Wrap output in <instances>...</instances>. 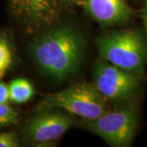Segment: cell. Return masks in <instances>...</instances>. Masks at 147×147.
<instances>
[{"label":"cell","mask_w":147,"mask_h":147,"mask_svg":"<svg viewBox=\"0 0 147 147\" xmlns=\"http://www.w3.org/2000/svg\"><path fill=\"white\" fill-rule=\"evenodd\" d=\"M84 51L83 34L67 25L48 29L31 45V54L37 65L48 76L58 80L76 73Z\"/></svg>","instance_id":"obj_1"},{"label":"cell","mask_w":147,"mask_h":147,"mask_svg":"<svg viewBox=\"0 0 147 147\" xmlns=\"http://www.w3.org/2000/svg\"><path fill=\"white\" fill-rule=\"evenodd\" d=\"M96 46L100 59L142 79L146 78L147 42L139 30L127 29L112 32L97 38Z\"/></svg>","instance_id":"obj_2"},{"label":"cell","mask_w":147,"mask_h":147,"mask_svg":"<svg viewBox=\"0 0 147 147\" xmlns=\"http://www.w3.org/2000/svg\"><path fill=\"white\" fill-rule=\"evenodd\" d=\"M39 110L59 109L82 119L91 120L110 111L108 101L93 84H76L49 94L38 105Z\"/></svg>","instance_id":"obj_3"},{"label":"cell","mask_w":147,"mask_h":147,"mask_svg":"<svg viewBox=\"0 0 147 147\" xmlns=\"http://www.w3.org/2000/svg\"><path fill=\"white\" fill-rule=\"evenodd\" d=\"M80 126L102 138L113 147L130 146L139 125V113L136 107L123 105L108 111L94 119H82Z\"/></svg>","instance_id":"obj_4"},{"label":"cell","mask_w":147,"mask_h":147,"mask_svg":"<svg viewBox=\"0 0 147 147\" xmlns=\"http://www.w3.org/2000/svg\"><path fill=\"white\" fill-rule=\"evenodd\" d=\"M144 79L105 61H97L93 68V81L97 91L113 104L129 105L141 92Z\"/></svg>","instance_id":"obj_5"},{"label":"cell","mask_w":147,"mask_h":147,"mask_svg":"<svg viewBox=\"0 0 147 147\" xmlns=\"http://www.w3.org/2000/svg\"><path fill=\"white\" fill-rule=\"evenodd\" d=\"M74 125L73 115L59 109L42 110L32 117L22 129L27 142L43 146L56 142Z\"/></svg>","instance_id":"obj_6"},{"label":"cell","mask_w":147,"mask_h":147,"mask_svg":"<svg viewBox=\"0 0 147 147\" xmlns=\"http://www.w3.org/2000/svg\"><path fill=\"white\" fill-rule=\"evenodd\" d=\"M74 0H7L10 10L33 27L53 24Z\"/></svg>","instance_id":"obj_7"},{"label":"cell","mask_w":147,"mask_h":147,"mask_svg":"<svg viewBox=\"0 0 147 147\" xmlns=\"http://www.w3.org/2000/svg\"><path fill=\"white\" fill-rule=\"evenodd\" d=\"M86 13L101 26L123 25L131 20L136 11L127 0H74Z\"/></svg>","instance_id":"obj_8"},{"label":"cell","mask_w":147,"mask_h":147,"mask_svg":"<svg viewBox=\"0 0 147 147\" xmlns=\"http://www.w3.org/2000/svg\"><path fill=\"white\" fill-rule=\"evenodd\" d=\"M9 100L16 104H23L30 100L34 94V89L30 81L17 79L8 85Z\"/></svg>","instance_id":"obj_9"},{"label":"cell","mask_w":147,"mask_h":147,"mask_svg":"<svg viewBox=\"0 0 147 147\" xmlns=\"http://www.w3.org/2000/svg\"><path fill=\"white\" fill-rule=\"evenodd\" d=\"M19 123V116L7 103H0V127L16 125Z\"/></svg>","instance_id":"obj_10"},{"label":"cell","mask_w":147,"mask_h":147,"mask_svg":"<svg viewBox=\"0 0 147 147\" xmlns=\"http://www.w3.org/2000/svg\"><path fill=\"white\" fill-rule=\"evenodd\" d=\"M11 63V53L7 42L0 38V79L5 75Z\"/></svg>","instance_id":"obj_11"},{"label":"cell","mask_w":147,"mask_h":147,"mask_svg":"<svg viewBox=\"0 0 147 147\" xmlns=\"http://www.w3.org/2000/svg\"><path fill=\"white\" fill-rule=\"evenodd\" d=\"M21 142L14 132H0V147H18Z\"/></svg>","instance_id":"obj_12"},{"label":"cell","mask_w":147,"mask_h":147,"mask_svg":"<svg viewBox=\"0 0 147 147\" xmlns=\"http://www.w3.org/2000/svg\"><path fill=\"white\" fill-rule=\"evenodd\" d=\"M9 100L8 86L0 82V103H7Z\"/></svg>","instance_id":"obj_13"},{"label":"cell","mask_w":147,"mask_h":147,"mask_svg":"<svg viewBox=\"0 0 147 147\" xmlns=\"http://www.w3.org/2000/svg\"><path fill=\"white\" fill-rule=\"evenodd\" d=\"M142 17H143V22L146 29V39L147 42V0L145 1V4L143 7V11H142Z\"/></svg>","instance_id":"obj_14"}]
</instances>
